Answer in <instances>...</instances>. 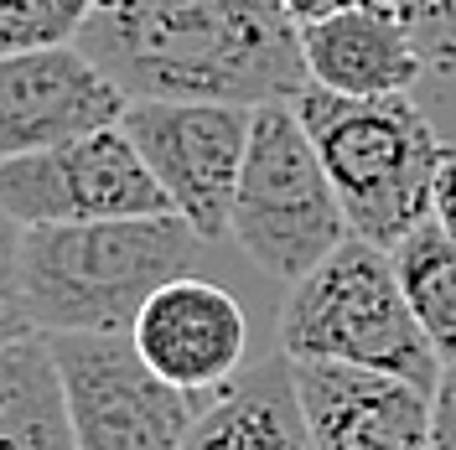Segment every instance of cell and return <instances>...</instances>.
Wrapping results in <instances>:
<instances>
[{
  "label": "cell",
  "mask_w": 456,
  "mask_h": 450,
  "mask_svg": "<svg viewBox=\"0 0 456 450\" xmlns=\"http://www.w3.org/2000/svg\"><path fill=\"white\" fill-rule=\"evenodd\" d=\"M119 93L187 104H275L306 88L301 27L281 0H94L73 36Z\"/></svg>",
  "instance_id": "6da1fadb"
},
{
  "label": "cell",
  "mask_w": 456,
  "mask_h": 450,
  "mask_svg": "<svg viewBox=\"0 0 456 450\" xmlns=\"http://www.w3.org/2000/svg\"><path fill=\"white\" fill-rule=\"evenodd\" d=\"M198 228L176 213L110 223L21 228V301L42 337H130L141 306L202 253Z\"/></svg>",
  "instance_id": "7a4b0ae2"
},
{
  "label": "cell",
  "mask_w": 456,
  "mask_h": 450,
  "mask_svg": "<svg viewBox=\"0 0 456 450\" xmlns=\"http://www.w3.org/2000/svg\"><path fill=\"white\" fill-rule=\"evenodd\" d=\"M296 114L316 141V156L332 176L347 233L395 249L410 228H420L436 207V171L446 145L410 93L389 99H338L322 88H301Z\"/></svg>",
  "instance_id": "3957f363"
},
{
  "label": "cell",
  "mask_w": 456,
  "mask_h": 450,
  "mask_svg": "<svg viewBox=\"0 0 456 450\" xmlns=\"http://www.w3.org/2000/svg\"><path fill=\"white\" fill-rule=\"evenodd\" d=\"M275 337L290 363L373 367L426 394H436L441 378V358L430 352L426 332L399 290L395 253L358 233H347L312 275L290 285Z\"/></svg>",
  "instance_id": "277c9868"
},
{
  "label": "cell",
  "mask_w": 456,
  "mask_h": 450,
  "mask_svg": "<svg viewBox=\"0 0 456 450\" xmlns=\"http://www.w3.org/2000/svg\"><path fill=\"white\" fill-rule=\"evenodd\" d=\"M228 233L259 275L296 285L347 238L332 176L290 99L259 104Z\"/></svg>",
  "instance_id": "5b68a950"
},
{
  "label": "cell",
  "mask_w": 456,
  "mask_h": 450,
  "mask_svg": "<svg viewBox=\"0 0 456 450\" xmlns=\"http://www.w3.org/2000/svg\"><path fill=\"white\" fill-rule=\"evenodd\" d=\"M119 130L130 135L135 156L156 176L161 197L176 218L202 238H224L239 171L249 156L255 109L244 104H187V99H135L125 104Z\"/></svg>",
  "instance_id": "8992f818"
},
{
  "label": "cell",
  "mask_w": 456,
  "mask_h": 450,
  "mask_svg": "<svg viewBox=\"0 0 456 450\" xmlns=\"http://www.w3.org/2000/svg\"><path fill=\"white\" fill-rule=\"evenodd\" d=\"M53 342L78 450H182L198 420L192 394L151 373L130 337Z\"/></svg>",
  "instance_id": "52a82bcc"
},
{
  "label": "cell",
  "mask_w": 456,
  "mask_h": 450,
  "mask_svg": "<svg viewBox=\"0 0 456 450\" xmlns=\"http://www.w3.org/2000/svg\"><path fill=\"white\" fill-rule=\"evenodd\" d=\"M0 213L16 228L42 223H110L171 213L156 176L135 156L130 135L110 125L53 150L0 161Z\"/></svg>",
  "instance_id": "ba28073f"
},
{
  "label": "cell",
  "mask_w": 456,
  "mask_h": 450,
  "mask_svg": "<svg viewBox=\"0 0 456 450\" xmlns=\"http://www.w3.org/2000/svg\"><path fill=\"white\" fill-rule=\"evenodd\" d=\"M125 104L130 99L119 93V84L78 42L5 52L0 57V161L110 130L125 119Z\"/></svg>",
  "instance_id": "9c48e42d"
},
{
  "label": "cell",
  "mask_w": 456,
  "mask_h": 450,
  "mask_svg": "<svg viewBox=\"0 0 456 450\" xmlns=\"http://www.w3.org/2000/svg\"><path fill=\"white\" fill-rule=\"evenodd\" d=\"M130 342L151 363V373H161L187 394H202V389H228L244 373L249 321L224 285L202 275H176L141 306Z\"/></svg>",
  "instance_id": "30bf717a"
},
{
  "label": "cell",
  "mask_w": 456,
  "mask_h": 450,
  "mask_svg": "<svg viewBox=\"0 0 456 450\" xmlns=\"http://www.w3.org/2000/svg\"><path fill=\"white\" fill-rule=\"evenodd\" d=\"M316 450H436L430 394L395 373L290 363Z\"/></svg>",
  "instance_id": "8fae6325"
},
{
  "label": "cell",
  "mask_w": 456,
  "mask_h": 450,
  "mask_svg": "<svg viewBox=\"0 0 456 450\" xmlns=\"http://www.w3.org/2000/svg\"><path fill=\"white\" fill-rule=\"evenodd\" d=\"M301 57H306V84L338 99H389L410 93L430 73L415 36L404 31L389 5L358 0L301 27Z\"/></svg>",
  "instance_id": "7c38bea8"
},
{
  "label": "cell",
  "mask_w": 456,
  "mask_h": 450,
  "mask_svg": "<svg viewBox=\"0 0 456 450\" xmlns=\"http://www.w3.org/2000/svg\"><path fill=\"white\" fill-rule=\"evenodd\" d=\"M182 450H316L290 358L270 352L265 363L239 373L208 409H198Z\"/></svg>",
  "instance_id": "4fadbf2b"
},
{
  "label": "cell",
  "mask_w": 456,
  "mask_h": 450,
  "mask_svg": "<svg viewBox=\"0 0 456 450\" xmlns=\"http://www.w3.org/2000/svg\"><path fill=\"white\" fill-rule=\"evenodd\" d=\"M0 450H78L62 373L42 332L0 347Z\"/></svg>",
  "instance_id": "5bb4252c"
},
{
  "label": "cell",
  "mask_w": 456,
  "mask_h": 450,
  "mask_svg": "<svg viewBox=\"0 0 456 450\" xmlns=\"http://www.w3.org/2000/svg\"><path fill=\"white\" fill-rule=\"evenodd\" d=\"M389 253H395V275L410 301V316L420 321L430 352L441 358V367L456 363V238L436 218H426Z\"/></svg>",
  "instance_id": "9a60e30c"
},
{
  "label": "cell",
  "mask_w": 456,
  "mask_h": 450,
  "mask_svg": "<svg viewBox=\"0 0 456 450\" xmlns=\"http://www.w3.org/2000/svg\"><path fill=\"white\" fill-rule=\"evenodd\" d=\"M94 0H0V57L73 42L84 31Z\"/></svg>",
  "instance_id": "2e32d148"
},
{
  "label": "cell",
  "mask_w": 456,
  "mask_h": 450,
  "mask_svg": "<svg viewBox=\"0 0 456 450\" xmlns=\"http://www.w3.org/2000/svg\"><path fill=\"white\" fill-rule=\"evenodd\" d=\"M379 5H389L404 21V31L415 36L430 73H452L456 68V0H379Z\"/></svg>",
  "instance_id": "e0dca14e"
},
{
  "label": "cell",
  "mask_w": 456,
  "mask_h": 450,
  "mask_svg": "<svg viewBox=\"0 0 456 450\" xmlns=\"http://www.w3.org/2000/svg\"><path fill=\"white\" fill-rule=\"evenodd\" d=\"M21 228L0 213V347L31 332V316H27V301H21Z\"/></svg>",
  "instance_id": "ac0fdd59"
},
{
  "label": "cell",
  "mask_w": 456,
  "mask_h": 450,
  "mask_svg": "<svg viewBox=\"0 0 456 450\" xmlns=\"http://www.w3.org/2000/svg\"><path fill=\"white\" fill-rule=\"evenodd\" d=\"M430 414H436V450H456V363L441 367L436 394H430Z\"/></svg>",
  "instance_id": "d6986e66"
},
{
  "label": "cell",
  "mask_w": 456,
  "mask_h": 450,
  "mask_svg": "<svg viewBox=\"0 0 456 450\" xmlns=\"http://www.w3.org/2000/svg\"><path fill=\"white\" fill-rule=\"evenodd\" d=\"M430 218L456 238V150H452V145H446L441 171H436V207H430Z\"/></svg>",
  "instance_id": "ffe728a7"
},
{
  "label": "cell",
  "mask_w": 456,
  "mask_h": 450,
  "mask_svg": "<svg viewBox=\"0 0 456 450\" xmlns=\"http://www.w3.org/2000/svg\"><path fill=\"white\" fill-rule=\"evenodd\" d=\"M285 16L296 21V27H312V21H322V16H332V11H342V5H358V0H281Z\"/></svg>",
  "instance_id": "44dd1931"
}]
</instances>
